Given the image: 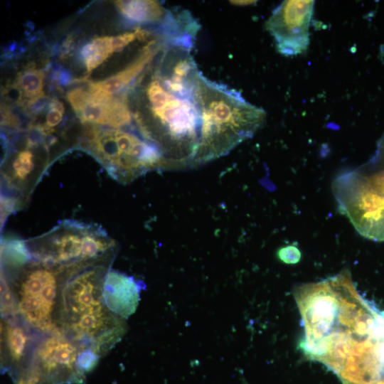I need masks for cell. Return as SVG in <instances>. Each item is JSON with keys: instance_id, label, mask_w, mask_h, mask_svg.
<instances>
[{"instance_id": "6da1fadb", "label": "cell", "mask_w": 384, "mask_h": 384, "mask_svg": "<svg viewBox=\"0 0 384 384\" xmlns=\"http://www.w3.org/2000/svg\"><path fill=\"white\" fill-rule=\"evenodd\" d=\"M110 264L92 265L67 277L63 283L58 328L81 348L100 356L127 331L124 319L112 313L102 294Z\"/></svg>"}, {"instance_id": "7a4b0ae2", "label": "cell", "mask_w": 384, "mask_h": 384, "mask_svg": "<svg viewBox=\"0 0 384 384\" xmlns=\"http://www.w3.org/2000/svg\"><path fill=\"white\" fill-rule=\"evenodd\" d=\"M195 101L201 119L196 165L229 153L251 138L266 117L262 108L250 104L238 91L208 79L201 71Z\"/></svg>"}, {"instance_id": "3957f363", "label": "cell", "mask_w": 384, "mask_h": 384, "mask_svg": "<svg viewBox=\"0 0 384 384\" xmlns=\"http://www.w3.org/2000/svg\"><path fill=\"white\" fill-rule=\"evenodd\" d=\"M33 260L65 277L85 267L110 264L117 245L99 225L65 220L26 241Z\"/></svg>"}, {"instance_id": "277c9868", "label": "cell", "mask_w": 384, "mask_h": 384, "mask_svg": "<svg viewBox=\"0 0 384 384\" xmlns=\"http://www.w3.org/2000/svg\"><path fill=\"white\" fill-rule=\"evenodd\" d=\"M332 191L338 209L363 237L384 241V135L374 155L337 176Z\"/></svg>"}, {"instance_id": "5b68a950", "label": "cell", "mask_w": 384, "mask_h": 384, "mask_svg": "<svg viewBox=\"0 0 384 384\" xmlns=\"http://www.w3.org/2000/svg\"><path fill=\"white\" fill-rule=\"evenodd\" d=\"M85 145L109 174L122 183L153 169H169L156 146L132 132L91 126L85 132Z\"/></svg>"}, {"instance_id": "8992f818", "label": "cell", "mask_w": 384, "mask_h": 384, "mask_svg": "<svg viewBox=\"0 0 384 384\" xmlns=\"http://www.w3.org/2000/svg\"><path fill=\"white\" fill-rule=\"evenodd\" d=\"M7 273L21 318L37 331H59L58 312L64 275L34 260Z\"/></svg>"}, {"instance_id": "52a82bcc", "label": "cell", "mask_w": 384, "mask_h": 384, "mask_svg": "<svg viewBox=\"0 0 384 384\" xmlns=\"http://www.w3.org/2000/svg\"><path fill=\"white\" fill-rule=\"evenodd\" d=\"M85 350L57 331L38 344L30 359L42 374V384L78 383L85 375L79 361Z\"/></svg>"}, {"instance_id": "ba28073f", "label": "cell", "mask_w": 384, "mask_h": 384, "mask_svg": "<svg viewBox=\"0 0 384 384\" xmlns=\"http://www.w3.org/2000/svg\"><path fill=\"white\" fill-rule=\"evenodd\" d=\"M314 5V1H284L272 11L265 26L279 53L292 56L306 50Z\"/></svg>"}, {"instance_id": "9c48e42d", "label": "cell", "mask_w": 384, "mask_h": 384, "mask_svg": "<svg viewBox=\"0 0 384 384\" xmlns=\"http://www.w3.org/2000/svg\"><path fill=\"white\" fill-rule=\"evenodd\" d=\"M142 284L133 277L109 270L105 277L102 294L109 309L125 319L136 311Z\"/></svg>"}, {"instance_id": "30bf717a", "label": "cell", "mask_w": 384, "mask_h": 384, "mask_svg": "<svg viewBox=\"0 0 384 384\" xmlns=\"http://www.w3.org/2000/svg\"><path fill=\"white\" fill-rule=\"evenodd\" d=\"M3 365L21 368L26 362L30 349V337L26 328L14 321L3 324Z\"/></svg>"}, {"instance_id": "8fae6325", "label": "cell", "mask_w": 384, "mask_h": 384, "mask_svg": "<svg viewBox=\"0 0 384 384\" xmlns=\"http://www.w3.org/2000/svg\"><path fill=\"white\" fill-rule=\"evenodd\" d=\"M164 44L161 45L164 46ZM145 49L134 61L115 75L97 82H90L89 88L101 91L107 95L122 90L132 82L144 69L159 51L161 46Z\"/></svg>"}, {"instance_id": "7c38bea8", "label": "cell", "mask_w": 384, "mask_h": 384, "mask_svg": "<svg viewBox=\"0 0 384 384\" xmlns=\"http://www.w3.org/2000/svg\"><path fill=\"white\" fill-rule=\"evenodd\" d=\"M114 4L127 18L140 23L166 21L171 14L156 1H115Z\"/></svg>"}, {"instance_id": "4fadbf2b", "label": "cell", "mask_w": 384, "mask_h": 384, "mask_svg": "<svg viewBox=\"0 0 384 384\" xmlns=\"http://www.w3.org/2000/svg\"><path fill=\"white\" fill-rule=\"evenodd\" d=\"M26 241L14 237L4 238L1 241L3 270L8 272L17 270L32 261Z\"/></svg>"}, {"instance_id": "5bb4252c", "label": "cell", "mask_w": 384, "mask_h": 384, "mask_svg": "<svg viewBox=\"0 0 384 384\" xmlns=\"http://www.w3.org/2000/svg\"><path fill=\"white\" fill-rule=\"evenodd\" d=\"M112 39V36L95 37L84 46L81 55L87 73H90L114 53Z\"/></svg>"}, {"instance_id": "9a60e30c", "label": "cell", "mask_w": 384, "mask_h": 384, "mask_svg": "<svg viewBox=\"0 0 384 384\" xmlns=\"http://www.w3.org/2000/svg\"><path fill=\"white\" fill-rule=\"evenodd\" d=\"M44 72L34 67H28L20 73L15 82V87L21 95L33 99L43 95Z\"/></svg>"}, {"instance_id": "2e32d148", "label": "cell", "mask_w": 384, "mask_h": 384, "mask_svg": "<svg viewBox=\"0 0 384 384\" xmlns=\"http://www.w3.org/2000/svg\"><path fill=\"white\" fill-rule=\"evenodd\" d=\"M111 100L100 102L93 99L90 95V100L78 116L82 123L105 125L108 105Z\"/></svg>"}, {"instance_id": "e0dca14e", "label": "cell", "mask_w": 384, "mask_h": 384, "mask_svg": "<svg viewBox=\"0 0 384 384\" xmlns=\"http://www.w3.org/2000/svg\"><path fill=\"white\" fill-rule=\"evenodd\" d=\"M66 97L78 115L90 100V93L88 89L75 88L67 93Z\"/></svg>"}, {"instance_id": "ac0fdd59", "label": "cell", "mask_w": 384, "mask_h": 384, "mask_svg": "<svg viewBox=\"0 0 384 384\" xmlns=\"http://www.w3.org/2000/svg\"><path fill=\"white\" fill-rule=\"evenodd\" d=\"M49 107L50 110L46 114L45 124L53 129L62 122L65 108L63 104L58 100H52L49 103Z\"/></svg>"}, {"instance_id": "d6986e66", "label": "cell", "mask_w": 384, "mask_h": 384, "mask_svg": "<svg viewBox=\"0 0 384 384\" xmlns=\"http://www.w3.org/2000/svg\"><path fill=\"white\" fill-rule=\"evenodd\" d=\"M277 257L286 264H296L301 259V252L294 245H287L278 250Z\"/></svg>"}]
</instances>
